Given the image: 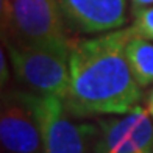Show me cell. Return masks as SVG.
<instances>
[{
    "label": "cell",
    "mask_w": 153,
    "mask_h": 153,
    "mask_svg": "<svg viewBox=\"0 0 153 153\" xmlns=\"http://www.w3.org/2000/svg\"><path fill=\"white\" fill-rule=\"evenodd\" d=\"M61 14L75 31L103 34L119 30L127 22V0H58Z\"/></svg>",
    "instance_id": "7"
},
{
    "label": "cell",
    "mask_w": 153,
    "mask_h": 153,
    "mask_svg": "<svg viewBox=\"0 0 153 153\" xmlns=\"http://www.w3.org/2000/svg\"><path fill=\"white\" fill-rule=\"evenodd\" d=\"M133 16L134 19L131 24L133 33L153 42V6L133 11Z\"/></svg>",
    "instance_id": "9"
},
{
    "label": "cell",
    "mask_w": 153,
    "mask_h": 153,
    "mask_svg": "<svg viewBox=\"0 0 153 153\" xmlns=\"http://www.w3.org/2000/svg\"><path fill=\"white\" fill-rule=\"evenodd\" d=\"M6 44L71 50L58 0H0Z\"/></svg>",
    "instance_id": "2"
},
{
    "label": "cell",
    "mask_w": 153,
    "mask_h": 153,
    "mask_svg": "<svg viewBox=\"0 0 153 153\" xmlns=\"http://www.w3.org/2000/svg\"><path fill=\"white\" fill-rule=\"evenodd\" d=\"M11 67L19 83L36 95H56L64 100L71 83V50L6 44Z\"/></svg>",
    "instance_id": "4"
},
{
    "label": "cell",
    "mask_w": 153,
    "mask_h": 153,
    "mask_svg": "<svg viewBox=\"0 0 153 153\" xmlns=\"http://www.w3.org/2000/svg\"><path fill=\"white\" fill-rule=\"evenodd\" d=\"M131 27L71 44V83L64 103L78 119L119 116L141 106L137 85L127 58Z\"/></svg>",
    "instance_id": "1"
},
{
    "label": "cell",
    "mask_w": 153,
    "mask_h": 153,
    "mask_svg": "<svg viewBox=\"0 0 153 153\" xmlns=\"http://www.w3.org/2000/svg\"><path fill=\"white\" fill-rule=\"evenodd\" d=\"M130 2H131V10H133V11L153 6V0H130Z\"/></svg>",
    "instance_id": "11"
},
{
    "label": "cell",
    "mask_w": 153,
    "mask_h": 153,
    "mask_svg": "<svg viewBox=\"0 0 153 153\" xmlns=\"http://www.w3.org/2000/svg\"><path fill=\"white\" fill-rule=\"evenodd\" d=\"M0 74H2V85H5V81L8 80V64H6L5 52H2V56H0Z\"/></svg>",
    "instance_id": "10"
},
{
    "label": "cell",
    "mask_w": 153,
    "mask_h": 153,
    "mask_svg": "<svg viewBox=\"0 0 153 153\" xmlns=\"http://www.w3.org/2000/svg\"><path fill=\"white\" fill-rule=\"evenodd\" d=\"M24 95L39 123L44 153H95L97 125L81 122L56 95Z\"/></svg>",
    "instance_id": "3"
},
{
    "label": "cell",
    "mask_w": 153,
    "mask_h": 153,
    "mask_svg": "<svg viewBox=\"0 0 153 153\" xmlns=\"http://www.w3.org/2000/svg\"><path fill=\"white\" fill-rule=\"evenodd\" d=\"M127 58L137 85L142 89L153 86V42L152 41H147L141 36H136L134 33H131L127 42Z\"/></svg>",
    "instance_id": "8"
},
{
    "label": "cell",
    "mask_w": 153,
    "mask_h": 153,
    "mask_svg": "<svg viewBox=\"0 0 153 153\" xmlns=\"http://www.w3.org/2000/svg\"><path fill=\"white\" fill-rule=\"evenodd\" d=\"M0 141L8 153H44L39 123L24 92H8L2 99Z\"/></svg>",
    "instance_id": "6"
},
{
    "label": "cell",
    "mask_w": 153,
    "mask_h": 153,
    "mask_svg": "<svg viewBox=\"0 0 153 153\" xmlns=\"http://www.w3.org/2000/svg\"><path fill=\"white\" fill-rule=\"evenodd\" d=\"M145 109H147V113L153 119V88L150 89V92L147 94V97H145Z\"/></svg>",
    "instance_id": "12"
},
{
    "label": "cell",
    "mask_w": 153,
    "mask_h": 153,
    "mask_svg": "<svg viewBox=\"0 0 153 153\" xmlns=\"http://www.w3.org/2000/svg\"><path fill=\"white\" fill-rule=\"evenodd\" d=\"M95 153H153V119L144 106L97 120Z\"/></svg>",
    "instance_id": "5"
}]
</instances>
